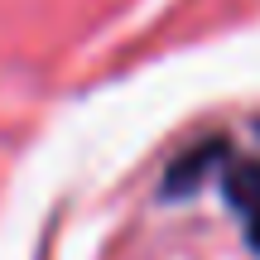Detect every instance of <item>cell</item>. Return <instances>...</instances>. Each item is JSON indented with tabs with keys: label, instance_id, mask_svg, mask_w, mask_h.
Segmentation results:
<instances>
[{
	"label": "cell",
	"instance_id": "1",
	"mask_svg": "<svg viewBox=\"0 0 260 260\" xmlns=\"http://www.w3.org/2000/svg\"><path fill=\"white\" fill-rule=\"evenodd\" d=\"M217 178H222V198H226V207L241 217L246 246L260 255V159L226 154V164L217 169Z\"/></svg>",
	"mask_w": 260,
	"mask_h": 260
},
{
	"label": "cell",
	"instance_id": "2",
	"mask_svg": "<svg viewBox=\"0 0 260 260\" xmlns=\"http://www.w3.org/2000/svg\"><path fill=\"white\" fill-rule=\"evenodd\" d=\"M226 154H232V145H226L222 135L198 140L193 149H183V154L169 164L164 188H159V193H164V198H183V193H193L198 183H207V174H217V169L226 164Z\"/></svg>",
	"mask_w": 260,
	"mask_h": 260
}]
</instances>
